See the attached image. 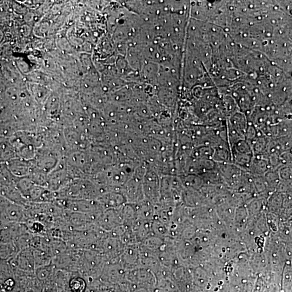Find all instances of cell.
I'll return each instance as SVG.
<instances>
[{"mask_svg": "<svg viewBox=\"0 0 292 292\" xmlns=\"http://www.w3.org/2000/svg\"><path fill=\"white\" fill-rule=\"evenodd\" d=\"M30 220L24 206L2 196L1 224L6 223H25Z\"/></svg>", "mask_w": 292, "mask_h": 292, "instance_id": "cell-1", "label": "cell"}, {"mask_svg": "<svg viewBox=\"0 0 292 292\" xmlns=\"http://www.w3.org/2000/svg\"><path fill=\"white\" fill-rule=\"evenodd\" d=\"M88 287V282L82 276L72 277L69 282V290L70 292H85Z\"/></svg>", "mask_w": 292, "mask_h": 292, "instance_id": "cell-5", "label": "cell"}, {"mask_svg": "<svg viewBox=\"0 0 292 292\" xmlns=\"http://www.w3.org/2000/svg\"><path fill=\"white\" fill-rule=\"evenodd\" d=\"M54 267L51 264L36 269L35 274L40 282L47 284L55 274Z\"/></svg>", "mask_w": 292, "mask_h": 292, "instance_id": "cell-3", "label": "cell"}, {"mask_svg": "<svg viewBox=\"0 0 292 292\" xmlns=\"http://www.w3.org/2000/svg\"><path fill=\"white\" fill-rule=\"evenodd\" d=\"M160 184L157 172L154 169L146 168L143 178L144 194L150 202H156L158 200Z\"/></svg>", "mask_w": 292, "mask_h": 292, "instance_id": "cell-2", "label": "cell"}, {"mask_svg": "<svg viewBox=\"0 0 292 292\" xmlns=\"http://www.w3.org/2000/svg\"><path fill=\"white\" fill-rule=\"evenodd\" d=\"M18 253V249L14 242H1L2 260H11Z\"/></svg>", "mask_w": 292, "mask_h": 292, "instance_id": "cell-4", "label": "cell"}]
</instances>
